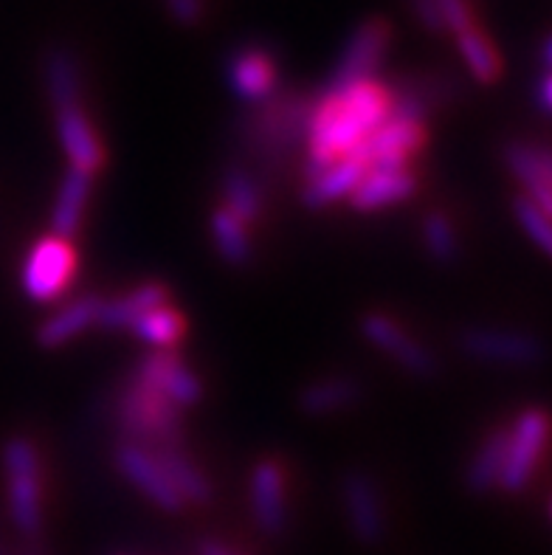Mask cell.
Masks as SVG:
<instances>
[{"label":"cell","mask_w":552,"mask_h":555,"mask_svg":"<svg viewBox=\"0 0 552 555\" xmlns=\"http://www.w3.org/2000/svg\"><path fill=\"white\" fill-rule=\"evenodd\" d=\"M391 91L375 79L324 93L308 121V176L361 150L377 127L389 119Z\"/></svg>","instance_id":"1"},{"label":"cell","mask_w":552,"mask_h":555,"mask_svg":"<svg viewBox=\"0 0 552 555\" xmlns=\"http://www.w3.org/2000/svg\"><path fill=\"white\" fill-rule=\"evenodd\" d=\"M119 423L125 435L133 437L139 446H155V449H169L181 446V409H176L162 395L144 387L141 380H130L119 401Z\"/></svg>","instance_id":"2"},{"label":"cell","mask_w":552,"mask_h":555,"mask_svg":"<svg viewBox=\"0 0 552 555\" xmlns=\"http://www.w3.org/2000/svg\"><path fill=\"white\" fill-rule=\"evenodd\" d=\"M3 472L9 486V511L17 530L26 535L40 533L42 528V477L40 454L26 437H12L3 446Z\"/></svg>","instance_id":"3"},{"label":"cell","mask_w":552,"mask_h":555,"mask_svg":"<svg viewBox=\"0 0 552 555\" xmlns=\"http://www.w3.org/2000/svg\"><path fill=\"white\" fill-rule=\"evenodd\" d=\"M77 274V251L70 240L42 237L23 262V291L35 302H51L63 294Z\"/></svg>","instance_id":"4"},{"label":"cell","mask_w":552,"mask_h":555,"mask_svg":"<svg viewBox=\"0 0 552 555\" xmlns=\"http://www.w3.org/2000/svg\"><path fill=\"white\" fill-rule=\"evenodd\" d=\"M547 431H550V423H547V415L541 409H527L518 415L511 435H508V451H504V465L497 482L502 491H525L527 482L536 474L541 454H544Z\"/></svg>","instance_id":"5"},{"label":"cell","mask_w":552,"mask_h":555,"mask_svg":"<svg viewBox=\"0 0 552 555\" xmlns=\"http://www.w3.org/2000/svg\"><path fill=\"white\" fill-rule=\"evenodd\" d=\"M389 23L381 21V17L361 23L350 35L347 46H344L342 56H338L336 70H333V77L328 82V93L344 91L350 85L367 82V79L375 77V70L381 68L386 51H389Z\"/></svg>","instance_id":"6"},{"label":"cell","mask_w":552,"mask_h":555,"mask_svg":"<svg viewBox=\"0 0 552 555\" xmlns=\"http://www.w3.org/2000/svg\"><path fill=\"white\" fill-rule=\"evenodd\" d=\"M460 347L471 359L499 366H530L541 359L539 338L499 327H468L460 333Z\"/></svg>","instance_id":"7"},{"label":"cell","mask_w":552,"mask_h":555,"mask_svg":"<svg viewBox=\"0 0 552 555\" xmlns=\"http://www.w3.org/2000/svg\"><path fill=\"white\" fill-rule=\"evenodd\" d=\"M361 333L372 347L386 352L391 361H398L406 373L418 375V378H432L437 373V359L426 345L414 341L406 333L403 324H398L391 317L384 313H367L361 322Z\"/></svg>","instance_id":"8"},{"label":"cell","mask_w":552,"mask_h":555,"mask_svg":"<svg viewBox=\"0 0 552 555\" xmlns=\"http://www.w3.org/2000/svg\"><path fill=\"white\" fill-rule=\"evenodd\" d=\"M116 468L125 474V479H130V486L139 488L144 496H147L153 505H158L162 511L169 514H178L183 507V500L178 496V491L169 482L167 472H164L162 460L153 449H144L139 443H125L116 449Z\"/></svg>","instance_id":"9"},{"label":"cell","mask_w":552,"mask_h":555,"mask_svg":"<svg viewBox=\"0 0 552 555\" xmlns=\"http://www.w3.org/2000/svg\"><path fill=\"white\" fill-rule=\"evenodd\" d=\"M344 514L350 521V530L361 544L384 542L386 511L375 479L364 472H350L342 482Z\"/></svg>","instance_id":"10"},{"label":"cell","mask_w":552,"mask_h":555,"mask_svg":"<svg viewBox=\"0 0 552 555\" xmlns=\"http://www.w3.org/2000/svg\"><path fill=\"white\" fill-rule=\"evenodd\" d=\"M133 378L162 395L164 401H169L176 409L195 406L203 395L201 378L169 352H155V356L141 361Z\"/></svg>","instance_id":"11"},{"label":"cell","mask_w":552,"mask_h":555,"mask_svg":"<svg viewBox=\"0 0 552 555\" xmlns=\"http://www.w3.org/2000/svg\"><path fill=\"white\" fill-rule=\"evenodd\" d=\"M423 125L389 116L358 153L364 155L370 169H409V158L423 147Z\"/></svg>","instance_id":"12"},{"label":"cell","mask_w":552,"mask_h":555,"mask_svg":"<svg viewBox=\"0 0 552 555\" xmlns=\"http://www.w3.org/2000/svg\"><path fill=\"white\" fill-rule=\"evenodd\" d=\"M229 85L248 105H262L277 91V63L266 49L243 46L229 56Z\"/></svg>","instance_id":"13"},{"label":"cell","mask_w":552,"mask_h":555,"mask_svg":"<svg viewBox=\"0 0 552 555\" xmlns=\"http://www.w3.org/2000/svg\"><path fill=\"white\" fill-rule=\"evenodd\" d=\"M252 514L259 530L280 535L287 525L285 472L277 460H262L252 474Z\"/></svg>","instance_id":"14"},{"label":"cell","mask_w":552,"mask_h":555,"mask_svg":"<svg viewBox=\"0 0 552 555\" xmlns=\"http://www.w3.org/2000/svg\"><path fill=\"white\" fill-rule=\"evenodd\" d=\"M313 105L305 99H277L254 121V135L266 150H285L308 135V121Z\"/></svg>","instance_id":"15"},{"label":"cell","mask_w":552,"mask_h":555,"mask_svg":"<svg viewBox=\"0 0 552 555\" xmlns=\"http://www.w3.org/2000/svg\"><path fill=\"white\" fill-rule=\"evenodd\" d=\"M367 158L361 153L344 155L338 162H330L328 167L316 169L308 176V186L301 192V201L310 209H324V206L336 204L342 197H350L358 181L367 176Z\"/></svg>","instance_id":"16"},{"label":"cell","mask_w":552,"mask_h":555,"mask_svg":"<svg viewBox=\"0 0 552 555\" xmlns=\"http://www.w3.org/2000/svg\"><path fill=\"white\" fill-rule=\"evenodd\" d=\"M56 116V135L63 144L65 155L74 169H82L93 176L105 164V147L99 141L97 130L82 113V107H68V111L54 113Z\"/></svg>","instance_id":"17"},{"label":"cell","mask_w":552,"mask_h":555,"mask_svg":"<svg viewBox=\"0 0 552 555\" xmlns=\"http://www.w3.org/2000/svg\"><path fill=\"white\" fill-rule=\"evenodd\" d=\"M504 162L511 167L513 178L525 186V195L550 211L552 190H550V153L541 144L530 141H511L504 147Z\"/></svg>","instance_id":"18"},{"label":"cell","mask_w":552,"mask_h":555,"mask_svg":"<svg viewBox=\"0 0 552 555\" xmlns=\"http://www.w3.org/2000/svg\"><path fill=\"white\" fill-rule=\"evenodd\" d=\"M414 192L412 169H367V176L352 190V206L361 211H377L403 204Z\"/></svg>","instance_id":"19"},{"label":"cell","mask_w":552,"mask_h":555,"mask_svg":"<svg viewBox=\"0 0 552 555\" xmlns=\"http://www.w3.org/2000/svg\"><path fill=\"white\" fill-rule=\"evenodd\" d=\"M42 82L54 113L82 107V74L77 56L68 49H51L42 60Z\"/></svg>","instance_id":"20"},{"label":"cell","mask_w":552,"mask_h":555,"mask_svg":"<svg viewBox=\"0 0 552 555\" xmlns=\"http://www.w3.org/2000/svg\"><path fill=\"white\" fill-rule=\"evenodd\" d=\"M91 183L93 176H88L82 169L70 167L65 172L60 192H56L54 211H51V229H54L56 237L74 240V234L82 229L85 206H88V197H91Z\"/></svg>","instance_id":"21"},{"label":"cell","mask_w":552,"mask_h":555,"mask_svg":"<svg viewBox=\"0 0 552 555\" xmlns=\"http://www.w3.org/2000/svg\"><path fill=\"white\" fill-rule=\"evenodd\" d=\"M99 308H102V299L99 296H79L77 302L65 305L63 310H56L54 317H49L40 324L37 331V341L42 347H63L68 341L85 333L88 327H93L99 319Z\"/></svg>","instance_id":"22"},{"label":"cell","mask_w":552,"mask_h":555,"mask_svg":"<svg viewBox=\"0 0 552 555\" xmlns=\"http://www.w3.org/2000/svg\"><path fill=\"white\" fill-rule=\"evenodd\" d=\"M169 291L158 282H147V285H139V288L127 291L125 296H116V299H102V308H99L97 324H102L105 331H121L127 324L133 322L139 313L150 308H158V305H167Z\"/></svg>","instance_id":"23"},{"label":"cell","mask_w":552,"mask_h":555,"mask_svg":"<svg viewBox=\"0 0 552 555\" xmlns=\"http://www.w3.org/2000/svg\"><path fill=\"white\" fill-rule=\"evenodd\" d=\"M358 398H361V387L352 378H322L301 389L299 409L313 417L336 415V412L356 406Z\"/></svg>","instance_id":"24"},{"label":"cell","mask_w":552,"mask_h":555,"mask_svg":"<svg viewBox=\"0 0 552 555\" xmlns=\"http://www.w3.org/2000/svg\"><path fill=\"white\" fill-rule=\"evenodd\" d=\"M127 327L133 331L139 341L164 352L181 341L183 333H187V319L181 317V310L169 308V305H158V308L139 313Z\"/></svg>","instance_id":"25"},{"label":"cell","mask_w":552,"mask_h":555,"mask_svg":"<svg viewBox=\"0 0 552 555\" xmlns=\"http://www.w3.org/2000/svg\"><path fill=\"white\" fill-rule=\"evenodd\" d=\"M153 451L158 454V460H162L164 472H167L169 482H172V488H176L178 496L183 500V505H187V502L203 505V502L211 500L209 479H206V474H203L201 468H197L187 454H183L181 446H169V449H153Z\"/></svg>","instance_id":"26"},{"label":"cell","mask_w":552,"mask_h":555,"mask_svg":"<svg viewBox=\"0 0 552 555\" xmlns=\"http://www.w3.org/2000/svg\"><path fill=\"white\" fill-rule=\"evenodd\" d=\"M508 429L490 431L485 437V443L479 446L474 457L468 463V472H465V486L471 493H485L499 482V474H502L504 465V451H508Z\"/></svg>","instance_id":"27"},{"label":"cell","mask_w":552,"mask_h":555,"mask_svg":"<svg viewBox=\"0 0 552 555\" xmlns=\"http://www.w3.org/2000/svg\"><path fill=\"white\" fill-rule=\"evenodd\" d=\"M211 240H215L217 254L223 257L229 266L243 268L252 260L254 246L252 237H248V225L243 220H238L231 211L217 209L211 215Z\"/></svg>","instance_id":"28"},{"label":"cell","mask_w":552,"mask_h":555,"mask_svg":"<svg viewBox=\"0 0 552 555\" xmlns=\"http://www.w3.org/2000/svg\"><path fill=\"white\" fill-rule=\"evenodd\" d=\"M457 49H460L462 60L468 65L471 77L479 79V82H497L499 74H502V60H499L493 42L488 40L483 28H465L457 35Z\"/></svg>","instance_id":"29"},{"label":"cell","mask_w":552,"mask_h":555,"mask_svg":"<svg viewBox=\"0 0 552 555\" xmlns=\"http://www.w3.org/2000/svg\"><path fill=\"white\" fill-rule=\"evenodd\" d=\"M223 197H226V211H231L234 218L243 220L245 225L257 223L262 215V195L259 186L245 169L229 167L223 176Z\"/></svg>","instance_id":"30"},{"label":"cell","mask_w":552,"mask_h":555,"mask_svg":"<svg viewBox=\"0 0 552 555\" xmlns=\"http://www.w3.org/2000/svg\"><path fill=\"white\" fill-rule=\"evenodd\" d=\"M423 243L437 262H454L457 254H460L454 223L442 211H432L423 218Z\"/></svg>","instance_id":"31"},{"label":"cell","mask_w":552,"mask_h":555,"mask_svg":"<svg viewBox=\"0 0 552 555\" xmlns=\"http://www.w3.org/2000/svg\"><path fill=\"white\" fill-rule=\"evenodd\" d=\"M513 215H516L522 232L530 237V243L536 248H541L544 254H550L552 248V232H550V211L541 209L536 201H530L527 195H518L516 204H513Z\"/></svg>","instance_id":"32"},{"label":"cell","mask_w":552,"mask_h":555,"mask_svg":"<svg viewBox=\"0 0 552 555\" xmlns=\"http://www.w3.org/2000/svg\"><path fill=\"white\" fill-rule=\"evenodd\" d=\"M437 9H440L442 17V31H451L454 37L465 28L476 26L474 9H471L468 0H437Z\"/></svg>","instance_id":"33"},{"label":"cell","mask_w":552,"mask_h":555,"mask_svg":"<svg viewBox=\"0 0 552 555\" xmlns=\"http://www.w3.org/2000/svg\"><path fill=\"white\" fill-rule=\"evenodd\" d=\"M164 3L181 26H197L203 21V12H206V0H164Z\"/></svg>","instance_id":"34"},{"label":"cell","mask_w":552,"mask_h":555,"mask_svg":"<svg viewBox=\"0 0 552 555\" xmlns=\"http://www.w3.org/2000/svg\"><path fill=\"white\" fill-rule=\"evenodd\" d=\"M409 7H412L414 21L420 26L426 28V31H442V17H440V9H437V0H409Z\"/></svg>","instance_id":"35"},{"label":"cell","mask_w":552,"mask_h":555,"mask_svg":"<svg viewBox=\"0 0 552 555\" xmlns=\"http://www.w3.org/2000/svg\"><path fill=\"white\" fill-rule=\"evenodd\" d=\"M536 105H539V111L544 113V116L552 111V77H550V70H541L539 85H536Z\"/></svg>","instance_id":"36"},{"label":"cell","mask_w":552,"mask_h":555,"mask_svg":"<svg viewBox=\"0 0 552 555\" xmlns=\"http://www.w3.org/2000/svg\"><path fill=\"white\" fill-rule=\"evenodd\" d=\"M201 555H238L231 547H226V544L215 542V539H209V542L201 544Z\"/></svg>","instance_id":"37"},{"label":"cell","mask_w":552,"mask_h":555,"mask_svg":"<svg viewBox=\"0 0 552 555\" xmlns=\"http://www.w3.org/2000/svg\"><path fill=\"white\" fill-rule=\"evenodd\" d=\"M541 68L544 70L552 68V40L550 37H544V42H541Z\"/></svg>","instance_id":"38"}]
</instances>
